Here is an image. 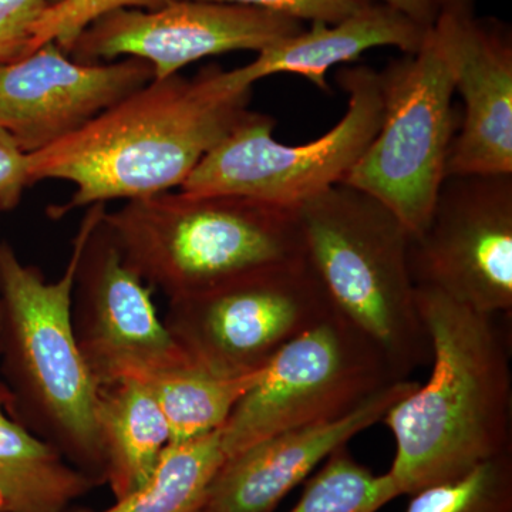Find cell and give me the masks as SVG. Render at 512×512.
Wrapping results in <instances>:
<instances>
[{
  "instance_id": "cell-1",
  "label": "cell",
  "mask_w": 512,
  "mask_h": 512,
  "mask_svg": "<svg viewBox=\"0 0 512 512\" xmlns=\"http://www.w3.org/2000/svg\"><path fill=\"white\" fill-rule=\"evenodd\" d=\"M251 97L252 87L235 86L218 66L194 77L151 80L76 133L29 154L30 180L76 187L69 201L49 208L52 218L181 188L218 144L255 116Z\"/></svg>"
},
{
  "instance_id": "cell-2",
  "label": "cell",
  "mask_w": 512,
  "mask_h": 512,
  "mask_svg": "<svg viewBox=\"0 0 512 512\" xmlns=\"http://www.w3.org/2000/svg\"><path fill=\"white\" fill-rule=\"evenodd\" d=\"M431 375L383 417L396 440L399 495L464 476L511 453V367L495 316L416 286Z\"/></svg>"
},
{
  "instance_id": "cell-3",
  "label": "cell",
  "mask_w": 512,
  "mask_h": 512,
  "mask_svg": "<svg viewBox=\"0 0 512 512\" xmlns=\"http://www.w3.org/2000/svg\"><path fill=\"white\" fill-rule=\"evenodd\" d=\"M106 210V204L87 208L66 269L53 282L0 241V359L13 416L97 484L104 483L99 389L74 336L72 299L84 241Z\"/></svg>"
},
{
  "instance_id": "cell-4",
  "label": "cell",
  "mask_w": 512,
  "mask_h": 512,
  "mask_svg": "<svg viewBox=\"0 0 512 512\" xmlns=\"http://www.w3.org/2000/svg\"><path fill=\"white\" fill-rule=\"evenodd\" d=\"M121 258L168 301L305 259L296 208L222 194L168 191L107 211Z\"/></svg>"
},
{
  "instance_id": "cell-5",
  "label": "cell",
  "mask_w": 512,
  "mask_h": 512,
  "mask_svg": "<svg viewBox=\"0 0 512 512\" xmlns=\"http://www.w3.org/2000/svg\"><path fill=\"white\" fill-rule=\"evenodd\" d=\"M296 215L306 259L333 311L406 380L430 359L410 269L412 235L382 201L345 183L303 202Z\"/></svg>"
},
{
  "instance_id": "cell-6",
  "label": "cell",
  "mask_w": 512,
  "mask_h": 512,
  "mask_svg": "<svg viewBox=\"0 0 512 512\" xmlns=\"http://www.w3.org/2000/svg\"><path fill=\"white\" fill-rule=\"evenodd\" d=\"M476 0H443L416 53H404L380 73L383 116L375 138L345 184L373 195L417 237L429 222L446 178L456 136L458 37Z\"/></svg>"
},
{
  "instance_id": "cell-7",
  "label": "cell",
  "mask_w": 512,
  "mask_h": 512,
  "mask_svg": "<svg viewBox=\"0 0 512 512\" xmlns=\"http://www.w3.org/2000/svg\"><path fill=\"white\" fill-rule=\"evenodd\" d=\"M348 109L328 133L288 146L272 136L275 120L255 113L208 154L180 190L237 195L298 208L343 183L375 138L383 116L380 73L369 66H342L336 73Z\"/></svg>"
},
{
  "instance_id": "cell-8",
  "label": "cell",
  "mask_w": 512,
  "mask_h": 512,
  "mask_svg": "<svg viewBox=\"0 0 512 512\" xmlns=\"http://www.w3.org/2000/svg\"><path fill=\"white\" fill-rule=\"evenodd\" d=\"M399 380L376 346L332 311L279 350L239 400L221 429L225 456L342 419Z\"/></svg>"
},
{
  "instance_id": "cell-9",
  "label": "cell",
  "mask_w": 512,
  "mask_h": 512,
  "mask_svg": "<svg viewBox=\"0 0 512 512\" xmlns=\"http://www.w3.org/2000/svg\"><path fill=\"white\" fill-rule=\"evenodd\" d=\"M332 311L305 258L168 301L164 323L192 365L214 376L241 377L264 370Z\"/></svg>"
},
{
  "instance_id": "cell-10",
  "label": "cell",
  "mask_w": 512,
  "mask_h": 512,
  "mask_svg": "<svg viewBox=\"0 0 512 512\" xmlns=\"http://www.w3.org/2000/svg\"><path fill=\"white\" fill-rule=\"evenodd\" d=\"M416 286L485 315L512 311V174L447 175L410 239Z\"/></svg>"
},
{
  "instance_id": "cell-11",
  "label": "cell",
  "mask_w": 512,
  "mask_h": 512,
  "mask_svg": "<svg viewBox=\"0 0 512 512\" xmlns=\"http://www.w3.org/2000/svg\"><path fill=\"white\" fill-rule=\"evenodd\" d=\"M103 215L84 241L72 299L74 336L97 389L194 366L157 315L151 286L121 258Z\"/></svg>"
},
{
  "instance_id": "cell-12",
  "label": "cell",
  "mask_w": 512,
  "mask_h": 512,
  "mask_svg": "<svg viewBox=\"0 0 512 512\" xmlns=\"http://www.w3.org/2000/svg\"><path fill=\"white\" fill-rule=\"evenodd\" d=\"M302 30L299 20L269 10L174 0L156 10L123 9L103 16L84 30L69 56L79 63L137 57L150 63L153 80H160L205 57L261 52Z\"/></svg>"
},
{
  "instance_id": "cell-13",
  "label": "cell",
  "mask_w": 512,
  "mask_h": 512,
  "mask_svg": "<svg viewBox=\"0 0 512 512\" xmlns=\"http://www.w3.org/2000/svg\"><path fill=\"white\" fill-rule=\"evenodd\" d=\"M153 79L146 60L79 63L56 43H45L16 62L0 64V128L25 153H37Z\"/></svg>"
},
{
  "instance_id": "cell-14",
  "label": "cell",
  "mask_w": 512,
  "mask_h": 512,
  "mask_svg": "<svg viewBox=\"0 0 512 512\" xmlns=\"http://www.w3.org/2000/svg\"><path fill=\"white\" fill-rule=\"evenodd\" d=\"M417 384L399 380L342 419L282 431L225 458L208 488L205 507L212 512L274 511L330 454L380 423Z\"/></svg>"
},
{
  "instance_id": "cell-15",
  "label": "cell",
  "mask_w": 512,
  "mask_h": 512,
  "mask_svg": "<svg viewBox=\"0 0 512 512\" xmlns=\"http://www.w3.org/2000/svg\"><path fill=\"white\" fill-rule=\"evenodd\" d=\"M456 92L461 127L448 153L447 175L512 174V33L494 18L467 13L458 37Z\"/></svg>"
},
{
  "instance_id": "cell-16",
  "label": "cell",
  "mask_w": 512,
  "mask_h": 512,
  "mask_svg": "<svg viewBox=\"0 0 512 512\" xmlns=\"http://www.w3.org/2000/svg\"><path fill=\"white\" fill-rule=\"evenodd\" d=\"M429 29L400 10L375 2L335 25L312 23L311 29L265 47L254 62L229 70V74L239 87H252L272 74H299L329 92L326 76L332 67L355 62L373 47L390 46L403 53H416Z\"/></svg>"
},
{
  "instance_id": "cell-17",
  "label": "cell",
  "mask_w": 512,
  "mask_h": 512,
  "mask_svg": "<svg viewBox=\"0 0 512 512\" xmlns=\"http://www.w3.org/2000/svg\"><path fill=\"white\" fill-rule=\"evenodd\" d=\"M96 427L104 483L119 501L154 473L171 444L170 427L150 387L134 379L99 387Z\"/></svg>"
},
{
  "instance_id": "cell-18",
  "label": "cell",
  "mask_w": 512,
  "mask_h": 512,
  "mask_svg": "<svg viewBox=\"0 0 512 512\" xmlns=\"http://www.w3.org/2000/svg\"><path fill=\"white\" fill-rule=\"evenodd\" d=\"M12 413V394L0 382V495L8 512H66L96 487Z\"/></svg>"
},
{
  "instance_id": "cell-19",
  "label": "cell",
  "mask_w": 512,
  "mask_h": 512,
  "mask_svg": "<svg viewBox=\"0 0 512 512\" xmlns=\"http://www.w3.org/2000/svg\"><path fill=\"white\" fill-rule=\"evenodd\" d=\"M261 372L222 377L187 366L151 377L146 383L163 410L171 444H175L221 430Z\"/></svg>"
},
{
  "instance_id": "cell-20",
  "label": "cell",
  "mask_w": 512,
  "mask_h": 512,
  "mask_svg": "<svg viewBox=\"0 0 512 512\" xmlns=\"http://www.w3.org/2000/svg\"><path fill=\"white\" fill-rule=\"evenodd\" d=\"M225 458L221 430L170 444L146 483L100 512H195Z\"/></svg>"
},
{
  "instance_id": "cell-21",
  "label": "cell",
  "mask_w": 512,
  "mask_h": 512,
  "mask_svg": "<svg viewBox=\"0 0 512 512\" xmlns=\"http://www.w3.org/2000/svg\"><path fill=\"white\" fill-rule=\"evenodd\" d=\"M399 497L389 474L376 476L345 447L330 454L289 512H377Z\"/></svg>"
},
{
  "instance_id": "cell-22",
  "label": "cell",
  "mask_w": 512,
  "mask_h": 512,
  "mask_svg": "<svg viewBox=\"0 0 512 512\" xmlns=\"http://www.w3.org/2000/svg\"><path fill=\"white\" fill-rule=\"evenodd\" d=\"M406 512H512L511 453L485 461L464 476L423 488Z\"/></svg>"
},
{
  "instance_id": "cell-23",
  "label": "cell",
  "mask_w": 512,
  "mask_h": 512,
  "mask_svg": "<svg viewBox=\"0 0 512 512\" xmlns=\"http://www.w3.org/2000/svg\"><path fill=\"white\" fill-rule=\"evenodd\" d=\"M174 0H60L47 6L32 30L30 53L56 43L69 55L80 35L96 20L123 9L156 10Z\"/></svg>"
},
{
  "instance_id": "cell-24",
  "label": "cell",
  "mask_w": 512,
  "mask_h": 512,
  "mask_svg": "<svg viewBox=\"0 0 512 512\" xmlns=\"http://www.w3.org/2000/svg\"><path fill=\"white\" fill-rule=\"evenodd\" d=\"M49 0H0V64L30 55L33 26Z\"/></svg>"
},
{
  "instance_id": "cell-25",
  "label": "cell",
  "mask_w": 512,
  "mask_h": 512,
  "mask_svg": "<svg viewBox=\"0 0 512 512\" xmlns=\"http://www.w3.org/2000/svg\"><path fill=\"white\" fill-rule=\"evenodd\" d=\"M205 2L251 6V8L288 16L302 23L320 22L335 25L340 20L349 18L359 10L372 5L376 0H205Z\"/></svg>"
},
{
  "instance_id": "cell-26",
  "label": "cell",
  "mask_w": 512,
  "mask_h": 512,
  "mask_svg": "<svg viewBox=\"0 0 512 512\" xmlns=\"http://www.w3.org/2000/svg\"><path fill=\"white\" fill-rule=\"evenodd\" d=\"M29 185V154L0 128V211L15 210Z\"/></svg>"
},
{
  "instance_id": "cell-27",
  "label": "cell",
  "mask_w": 512,
  "mask_h": 512,
  "mask_svg": "<svg viewBox=\"0 0 512 512\" xmlns=\"http://www.w3.org/2000/svg\"><path fill=\"white\" fill-rule=\"evenodd\" d=\"M376 2L392 6L424 28H431L439 16L443 0H376Z\"/></svg>"
},
{
  "instance_id": "cell-28",
  "label": "cell",
  "mask_w": 512,
  "mask_h": 512,
  "mask_svg": "<svg viewBox=\"0 0 512 512\" xmlns=\"http://www.w3.org/2000/svg\"><path fill=\"white\" fill-rule=\"evenodd\" d=\"M0 512H8V505L2 495H0Z\"/></svg>"
},
{
  "instance_id": "cell-29",
  "label": "cell",
  "mask_w": 512,
  "mask_h": 512,
  "mask_svg": "<svg viewBox=\"0 0 512 512\" xmlns=\"http://www.w3.org/2000/svg\"><path fill=\"white\" fill-rule=\"evenodd\" d=\"M195 512H212V511H211V510H208V508H207V507H205V505H202V507H201V508H198V510H197V511H195Z\"/></svg>"
},
{
  "instance_id": "cell-30",
  "label": "cell",
  "mask_w": 512,
  "mask_h": 512,
  "mask_svg": "<svg viewBox=\"0 0 512 512\" xmlns=\"http://www.w3.org/2000/svg\"><path fill=\"white\" fill-rule=\"evenodd\" d=\"M0 333H2V306H0Z\"/></svg>"
},
{
  "instance_id": "cell-31",
  "label": "cell",
  "mask_w": 512,
  "mask_h": 512,
  "mask_svg": "<svg viewBox=\"0 0 512 512\" xmlns=\"http://www.w3.org/2000/svg\"><path fill=\"white\" fill-rule=\"evenodd\" d=\"M60 2V0H49L50 5H53V3Z\"/></svg>"
}]
</instances>
